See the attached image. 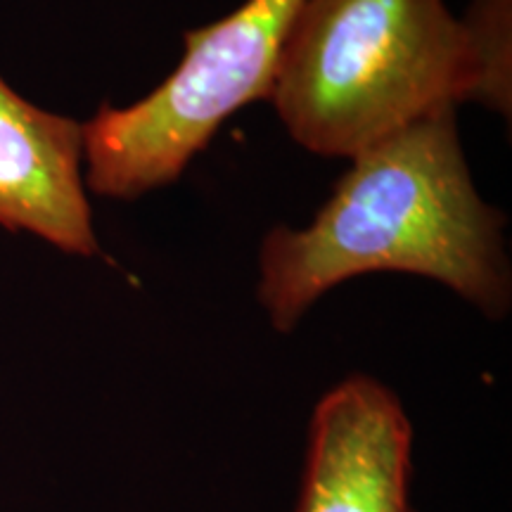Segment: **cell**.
<instances>
[{"label": "cell", "instance_id": "obj_1", "mask_svg": "<svg viewBox=\"0 0 512 512\" xmlns=\"http://www.w3.org/2000/svg\"><path fill=\"white\" fill-rule=\"evenodd\" d=\"M505 216L472 181L456 110L420 119L351 157L306 228L278 226L259 249V304L278 332L363 273L432 278L484 316L510 309Z\"/></svg>", "mask_w": 512, "mask_h": 512}, {"label": "cell", "instance_id": "obj_2", "mask_svg": "<svg viewBox=\"0 0 512 512\" xmlns=\"http://www.w3.org/2000/svg\"><path fill=\"white\" fill-rule=\"evenodd\" d=\"M512 0H302L268 100L323 157H356L415 121L479 102L510 114Z\"/></svg>", "mask_w": 512, "mask_h": 512}, {"label": "cell", "instance_id": "obj_3", "mask_svg": "<svg viewBox=\"0 0 512 512\" xmlns=\"http://www.w3.org/2000/svg\"><path fill=\"white\" fill-rule=\"evenodd\" d=\"M302 0H247L185 34L176 72L128 107L102 105L81 124L86 183L95 195L136 200L176 183L228 117L268 100L280 48Z\"/></svg>", "mask_w": 512, "mask_h": 512}, {"label": "cell", "instance_id": "obj_4", "mask_svg": "<svg viewBox=\"0 0 512 512\" xmlns=\"http://www.w3.org/2000/svg\"><path fill=\"white\" fill-rule=\"evenodd\" d=\"M413 427L389 387L368 375L316 403L294 512H415Z\"/></svg>", "mask_w": 512, "mask_h": 512}, {"label": "cell", "instance_id": "obj_5", "mask_svg": "<svg viewBox=\"0 0 512 512\" xmlns=\"http://www.w3.org/2000/svg\"><path fill=\"white\" fill-rule=\"evenodd\" d=\"M81 159V124L31 105L0 79V226L69 254H100Z\"/></svg>", "mask_w": 512, "mask_h": 512}]
</instances>
